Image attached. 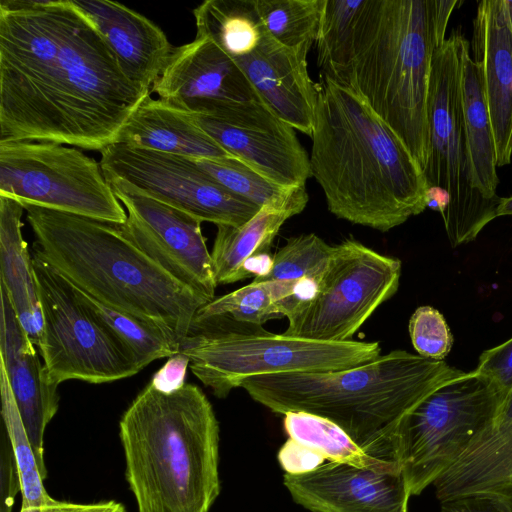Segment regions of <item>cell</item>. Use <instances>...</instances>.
Masks as SVG:
<instances>
[{
	"label": "cell",
	"mask_w": 512,
	"mask_h": 512,
	"mask_svg": "<svg viewBox=\"0 0 512 512\" xmlns=\"http://www.w3.org/2000/svg\"><path fill=\"white\" fill-rule=\"evenodd\" d=\"M506 215H512V196L501 198L497 208V217Z\"/></svg>",
	"instance_id": "cell-42"
},
{
	"label": "cell",
	"mask_w": 512,
	"mask_h": 512,
	"mask_svg": "<svg viewBox=\"0 0 512 512\" xmlns=\"http://www.w3.org/2000/svg\"><path fill=\"white\" fill-rule=\"evenodd\" d=\"M0 365L7 375L16 405L32 444L43 479L44 433L59 407L58 386L48 382L6 289L0 285Z\"/></svg>",
	"instance_id": "cell-20"
},
{
	"label": "cell",
	"mask_w": 512,
	"mask_h": 512,
	"mask_svg": "<svg viewBox=\"0 0 512 512\" xmlns=\"http://www.w3.org/2000/svg\"><path fill=\"white\" fill-rule=\"evenodd\" d=\"M20 512H40V507H24V506H21Z\"/></svg>",
	"instance_id": "cell-44"
},
{
	"label": "cell",
	"mask_w": 512,
	"mask_h": 512,
	"mask_svg": "<svg viewBox=\"0 0 512 512\" xmlns=\"http://www.w3.org/2000/svg\"><path fill=\"white\" fill-rule=\"evenodd\" d=\"M283 480L294 502L311 512H408L411 495L395 460L370 467L328 462Z\"/></svg>",
	"instance_id": "cell-18"
},
{
	"label": "cell",
	"mask_w": 512,
	"mask_h": 512,
	"mask_svg": "<svg viewBox=\"0 0 512 512\" xmlns=\"http://www.w3.org/2000/svg\"><path fill=\"white\" fill-rule=\"evenodd\" d=\"M107 180L121 179L201 222L241 226L260 208L238 197L193 159L113 143L100 151Z\"/></svg>",
	"instance_id": "cell-13"
},
{
	"label": "cell",
	"mask_w": 512,
	"mask_h": 512,
	"mask_svg": "<svg viewBox=\"0 0 512 512\" xmlns=\"http://www.w3.org/2000/svg\"><path fill=\"white\" fill-rule=\"evenodd\" d=\"M401 261L349 238L335 245L312 297L287 317L286 336L325 342L351 341L398 290Z\"/></svg>",
	"instance_id": "cell-12"
},
{
	"label": "cell",
	"mask_w": 512,
	"mask_h": 512,
	"mask_svg": "<svg viewBox=\"0 0 512 512\" xmlns=\"http://www.w3.org/2000/svg\"><path fill=\"white\" fill-rule=\"evenodd\" d=\"M472 51L481 73L497 166H505L512 157V0L478 3Z\"/></svg>",
	"instance_id": "cell-19"
},
{
	"label": "cell",
	"mask_w": 512,
	"mask_h": 512,
	"mask_svg": "<svg viewBox=\"0 0 512 512\" xmlns=\"http://www.w3.org/2000/svg\"><path fill=\"white\" fill-rule=\"evenodd\" d=\"M188 367L189 359L178 353L168 359L153 375L149 383L161 392H174L186 384L185 377Z\"/></svg>",
	"instance_id": "cell-39"
},
{
	"label": "cell",
	"mask_w": 512,
	"mask_h": 512,
	"mask_svg": "<svg viewBox=\"0 0 512 512\" xmlns=\"http://www.w3.org/2000/svg\"><path fill=\"white\" fill-rule=\"evenodd\" d=\"M441 512H512L498 489L477 490L440 501Z\"/></svg>",
	"instance_id": "cell-35"
},
{
	"label": "cell",
	"mask_w": 512,
	"mask_h": 512,
	"mask_svg": "<svg viewBox=\"0 0 512 512\" xmlns=\"http://www.w3.org/2000/svg\"><path fill=\"white\" fill-rule=\"evenodd\" d=\"M283 427L288 438L314 451L328 462L370 467L387 460L368 453L339 425L302 411L284 414Z\"/></svg>",
	"instance_id": "cell-28"
},
{
	"label": "cell",
	"mask_w": 512,
	"mask_h": 512,
	"mask_svg": "<svg viewBox=\"0 0 512 512\" xmlns=\"http://www.w3.org/2000/svg\"><path fill=\"white\" fill-rule=\"evenodd\" d=\"M194 161L229 191L260 209L274 207L299 214L308 203L305 186L290 187L276 183L236 158Z\"/></svg>",
	"instance_id": "cell-27"
},
{
	"label": "cell",
	"mask_w": 512,
	"mask_h": 512,
	"mask_svg": "<svg viewBox=\"0 0 512 512\" xmlns=\"http://www.w3.org/2000/svg\"><path fill=\"white\" fill-rule=\"evenodd\" d=\"M457 3L364 0L355 23L348 86L398 135L422 170L432 58Z\"/></svg>",
	"instance_id": "cell-6"
},
{
	"label": "cell",
	"mask_w": 512,
	"mask_h": 512,
	"mask_svg": "<svg viewBox=\"0 0 512 512\" xmlns=\"http://www.w3.org/2000/svg\"><path fill=\"white\" fill-rule=\"evenodd\" d=\"M493 489L500 490L507 497L508 501L510 502V504L512 506V482L507 485H504V486H501L498 488H493Z\"/></svg>",
	"instance_id": "cell-43"
},
{
	"label": "cell",
	"mask_w": 512,
	"mask_h": 512,
	"mask_svg": "<svg viewBox=\"0 0 512 512\" xmlns=\"http://www.w3.org/2000/svg\"><path fill=\"white\" fill-rule=\"evenodd\" d=\"M115 143L194 160L235 158L190 113L149 95L134 110Z\"/></svg>",
	"instance_id": "cell-22"
},
{
	"label": "cell",
	"mask_w": 512,
	"mask_h": 512,
	"mask_svg": "<svg viewBox=\"0 0 512 512\" xmlns=\"http://www.w3.org/2000/svg\"><path fill=\"white\" fill-rule=\"evenodd\" d=\"M21 202L0 196V284L6 289L18 318L35 346L43 331V316L32 255L22 235Z\"/></svg>",
	"instance_id": "cell-24"
},
{
	"label": "cell",
	"mask_w": 512,
	"mask_h": 512,
	"mask_svg": "<svg viewBox=\"0 0 512 512\" xmlns=\"http://www.w3.org/2000/svg\"><path fill=\"white\" fill-rule=\"evenodd\" d=\"M0 196L116 225L127 219L100 162L59 143L0 141Z\"/></svg>",
	"instance_id": "cell-11"
},
{
	"label": "cell",
	"mask_w": 512,
	"mask_h": 512,
	"mask_svg": "<svg viewBox=\"0 0 512 512\" xmlns=\"http://www.w3.org/2000/svg\"><path fill=\"white\" fill-rule=\"evenodd\" d=\"M493 425L512 426V389L506 394Z\"/></svg>",
	"instance_id": "cell-41"
},
{
	"label": "cell",
	"mask_w": 512,
	"mask_h": 512,
	"mask_svg": "<svg viewBox=\"0 0 512 512\" xmlns=\"http://www.w3.org/2000/svg\"><path fill=\"white\" fill-rule=\"evenodd\" d=\"M78 296L126 346L140 370L151 362L179 353L175 343L160 327L131 314L113 309L73 286Z\"/></svg>",
	"instance_id": "cell-30"
},
{
	"label": "cell",
	"mask_w": 512,
	"mask_h": 512,
	"mask_svg": "<svg viewBox=\"0 0 512 512\" xmlns=\"http://www.w3.org/2000/svg\"><path fill=\"white\" fill-rule=\"evenodd\" d=\"M255 3L274 39L308 54L317 38L323 0H255Z\"/></svg>",
	"instance_id": "cell-31"
},
{
	"label": "cell",
	"mask_w": 512,
	"mask_h": 512,
	"mask_svg": "<svg viewBox=\"0 0 512 512\" xmlns=\"http://www.w3.org/2000/svg\"><path fill=\"white\" fill-rule=\"evenodd\" d=\"M1 414L21 482L22 505L41 507L52 497L43 477L29 436L20 416L7 375L0 365Z\"/></svg>",
	"instance_id": "cell-32"
},
{
	"label": "cell",
	"mask_w": 512,
	"mask_h": 512,
	"mask_svg": "<svg viewBox=\"0 0 512 512\" xmlns=\"http://www.w3.org/2000/svg\"><path fill=\"white\" fill-rule=\"evenodd\" d=\"M96 27L126 77L151 92L174 46L163 30L142 14L108 0H71Z\"/></svg>",
	"instance_id": "cell-21"
},
{
	"label": "cell",
	"mask_w": 512,
	"mask_h": 512,
	"mask_svg": "<svg viewBox=\"0 0 512 512\" xmlns=\"http://www.w3.org/2000/svg\"><path fill=\"white\" fill-rule=\"evenodd\" d=\"M277 457L284 472L292 475L310 472L325 461L319 454L289 438L280 448Z\"/></svg>",
	"instance_id": "cell-37"
},
{
	"label": "cell",
	"mask_w": 512,
	"mask_h": 512,
	"mask_svg": "<svg viewBox=\"0 0 512 512\" xmlns=\"http://www.w3.org/2000/svg\"><path fill=\"white\" fill-rule=\"evenodd\" d=\"M475 371L507 394L512 389V338L482 352Z\"/></svg>",
	"instance_id": "cell-36"
},
{
	"label": "cell",
	"mask_w": 512,
	"mask_h": 512,
	"mask_svg": "<svg viewBox=\"0 0 512 512\" xmlns=\"http://www.w3.org/2000/svg\"><path fill=\"white\" fill-rule=\"evenodd\" d=\"M459 35L453 31L433 54L423 170L428 189L440 190L448 200L441 215L452 247L473 241L497 217L501 201L487 199L473 183L461 101Z\"/></svg>",
	"instance_id": "cell-9"
},
{
	"label": "cell",
	"mask_w": 512,
	"mask_h": 512,
	"mask_svg": "<svg viewBox=\"0 0 512 512\" xmlns=\"http://www.w3.org/2000/svg\"><path fill=\"white\" fill-rule=\"evenodd\" d=\"M40 512H126V509L121 503L114 500L79 504L51 498L40 507Z\"/></svg>",
	"instance_id": "cell-40"
},
{
	"label": "cell",
	"mask_w": 512,
	"mask_h": 512,
	"mask_svg": "<svg viewBox=\"0 0 512 512\" xmlns=\"http://www.w3.org/2000/svg\"><path fill=\"white\" fill-rule=\"evenodd\" d=\"M192 373L218 398L252 376L329 372L369 363L379 342H325L268 332L192 331L179 345Z\"/></svg>",
	"instance_id": "cell-8"
},
{
	"label": "cell",
	"mask_w": 512,
	"mask_h": 512,
	"mask_svg": "<svg viewBox=\"0 0 512 512\" xmlns=\"http://www.w3.org/2000/svg\"><path fill=\"white\" fill-rule=\"evenodd\" d=\"M315 290L316 283L306 279L252 281L201 306L195 314L191 331L226 316L241 323L260 326L280 316L278 305L281 302L292 299L294 303H299L310 298Z\"/></svg>",
	"instance_id": "cell-26"
},
{
	"label": "cell",
	"mask_w": 512,
	"mask_h": 512,
	"mask_svg": "<svg viewBox=\"0 0 512 512\" xmlns=\"http://www.w3.org/2000/svg\"><path fill=\"white\" fill-rule=\"evenodd\" d=\"M364 0H323L316 38L322 75L348 86L354 28Z\"/></svg>",
	"instance_id": "cell-29"
},
{
	"label": "cell",
	"mask_w": 512,
	"mask_h": 512,
	"mask_svg": "<svg viewBox=\"0 0 512 512\" xmlns=\"http://www.w3.org/2000/svg\"><path fill=\"white\" fill-rule=\"evenodd\" d=\"M193 116L224 150L272 181L305 186L312 176L295 129L261 100L235 103L212 116Z\"/></svg>",
	"instance_id": "cell-16"
},
{
	"label": "cell",
	"mask_w": 512,
	"mask_h": 512,
	"mask_svg": "<svg viewBox=\"0 0 512 512\" xmlns=\"http://www.w3.org/2000/svg\"><path fill=\"white\" fill-rule=\"evenodd\" d=\"M107 181L127 210L119 225L124 235L173 278L213 300L217 283L202 222L124 180Z\"/></svg>",
	"instance_id": "cell-15"
},
{
	"label": "cell",
	"mask_w": 512,
	"mask_h": 512,
	"mask_svg": "<svg viewBox=\"0 0 512 512\" xmlns=\"http://www.w3.org/2000/svg\"><path fill=\"white\" fill-rule=\"evenodd\" d=\"M409 335L418 355L443 361L452 348L453 336L443 315L431 306H420L409 320Z\"/></svg>",
	"instance_id": "cell-34"
},
{
	"label": "cell",
	"mask_w": 512,
	"mask_h": 512,
	"mask_svg": "<svg viewBox=\"0 0 512 512\" xmlns=\"http://www.w3.org/2000/svg\"><path fill=\"white\" fill-rule=\"evenodd\" d=\"M459 60L462 111L473 183L487 199L499 200L496 150L481 73L471 57L470 43L461 33Z\"/></svg>",
	"instance_id": "cell-25"
},
{
	"label": "cell",
	"mask_w": 512,
	"mask_h": 512,
	"mask_svg": "<svg viewBox=\"0 0 512 512\" xmlns=\"http://www.w3.org/2000/svg\"><path fill=\"white\" fill-rule=\"evenodd\" d=\"M506 394L476 372H462L430 392L397 421L391 437L411 496L448 470L496 418Z\"/></svg>",
	"instance_id": "cell-7"
},
{
	"label": "cell",
	"mask_w": 512,
	"mask_h": 512,
	"mask_svg": "<svg viewBox=\"0 0 512 512\" xmlns=\"http://www.w3.org/2000/svg\"><path fill=\"white\" fill-rule=\"evenodd\" d=\"M151 92L71 0L0 3V141L101 151Z\"/></svg>",
	"instance_id": "cell-1"
},
{
	"label": "cell",
	"mask_w": 512,
	"mask_h": 512,
	"mask_svg": "<svg viewBox=\"0 0 512 512\" xmlns=\"http://www.w3.org/2000/svg\"><path fill=\"white\" fill-rule=\"evenodd\" d=\"M125 477L139 512H209L220 493L219 423L195 384L150 383L119 422Z\"/></svg>",
	"instance_id": "cell-4"
},
{
	"label": "cell",
	"mask_w": 512,
	"mask_h": 512,
	"mask_svg": "<svg viewBox=\"0 0 512 512\" xmlns=\"http://www.w3.org/2000/svg\"><path fill=\"white\" fill-rule=\"evenodd\" d=\"M32 255L99 302L160 327L175 343L208 301L142 252L119 225L23 204Z\"/></svg>",
	"instance_id": "cell-3"
},
{
	"label": "cell",
	"mask_w": 512,
	"mask_h": 512,
	"mask_svg": "<svg viewBox=\"0 0 512 512\" xmlns=\"http://www.w3.org/2000/svg\"><path fill=\"white\" fill-rule=\"evenodd\" d=\"M310 166L337 218L386 232L427 208L422 168L349 86L321 74Z\"/></svg>",
	"instance_id": "cell-2"
},
{
	"label": "cell",
	"mask_w": 512,
	"mask_h": 512,
	"mask_svg": "<svg viewBox=\"0 0 512 512\" xmlns=\"http://www.w3.org/2000/svg\"><path fill=\"white\" fill-rule=\"evenodd\" d=\"M19 491L21 482L11 446L3 445L0 455V512H12Z\"/></svg>",
	"instance_id": "cell-38"
},
{
	"label": "cell",
	"mask_w": 512,
	"mask_h": 512,
	"mask_svg": "<svg viewBox=\"0 0 512 512\" xmlns=\"http://www.w3.org/2000/svg\"><path fill=\"white\" fill-rule=\"evenodd\" d=\"M335 246L314 233L287 239L272 258L269 271L253 281L311 280L316 284L327 270Z\"/></svg>",
	"instance_id": "cell-33"
},
{
	"label": "cell",
	"mask_w": 512,
	"mask_h": 512,
	"mask_svg": "<svg viewBox=\"0 0 512 512\" xmlns=\"http://www.w3.org/2000/svg\"><path fill=\"white\" fill-rule=\"evenodd\" d=\"M463 371L405 350L338 371L252 376L239 388L274 413L302 411L331 420L371 455L393 459L397 421Z\"/></svg>",
	"instance_id": "cell-5"
},
{
	"label": "cell",
	"mask_w": 512,
	"mask_h": 512,
	"mask_svg": "<svg viewBox=\"0 0 512 512\" xmlns=\"http://www.w3.org/2000/svg\"><path fill=\"white\" fill-rule=\"evenodd\" d=\"M294 215L293 210L263 207L241 226L218 225L210 252L217 285L265 275L272 263V242Z\"/></svg>",
	"instance_id": "cell-23"
},
{
	"label": "cell",
	"mask_w": 512,
	"mask_h": 512,
	"mask_svg": "<svg viewBox=\"0 0 512 512\" xmlns=\"http://www.w3.org/2000/svg\"><path fill=\"white\" fill-rule=\"evenodd\" d=\"M151 92L172 107L203 116L235 103L261 100L235 61L200 36L174 48Z\"/></svg>",
	"instance_id": "cell-17"
},
{
	"label": "cell",
	"mask_w": 512,
	"mask_h": 512,
	"mask_svg": "<svg viewBox=\"0 0 512 512\" xmlns=\"http://www.w3.org/2000/svg\"><path fill=\"white\" fill-rule=\"evenodd\" d=\"M219 47L235 61L264 104L294 129L312 136L318 86L309 75L307 54L274 39L258 12L233 23Z\"/></svg>",
	"instance_id": "cell-14"
},
{
	"label": "cell",
	"mask_w": 512,
	"mask_h": 512,
	"mask_svg": "<svg viewBox=\"0 0 512 512\" xmlns=\"http://www.w3.org/2000/svg\"><path fill=\"white\" fill-rule=\"evenodd\" d=\"M43 316L37 345L49 383H108L137 374L130 351L78 296L73 286L32 255Z\"/></svg>",
	"instance_id": "cell-10"
}]
</instances>
